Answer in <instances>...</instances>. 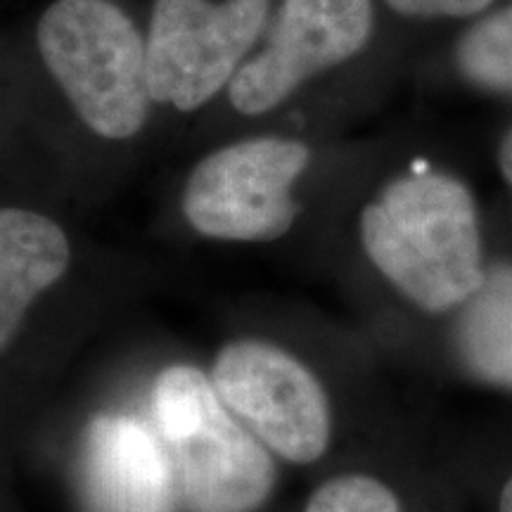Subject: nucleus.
Segmentation results:
<instances>
[{
  "instance_id": "1",
  "label": "nucleus",
  "mask_w": 512,
  "mask_h": 512,
  "mask_svg": "<svg viewBox=\"0 0 512 512\" xmlns=\"http://www.w3.org/2000/svg\"><path fill=\"white\" fill-rule=\"evenodd\" d=\"M361 247L396 292L432 318H451L484 283L482 221L472 192L441 171L394 178L358 221Z\"/></svg>"
},
{
  "instance_id": "2",
  "label": "nucleus",
  "mask_w": 512,
  "mask_h": 512,
  "mask_svg": "<svg viewBox=\"0 0 512 512\" xmlns=\"http://www.w3.org/2000/svg\"><path fill=\"white\" fill-rule=\"evenodd\" d=\"M43 62L83 124L102 138L136 136L150 117L145 43L107 0H57L36 29Z\"/></svg>"
},
{
  "instance_id": "3",
  "label": "nucleus",
  "mask_w": 512,
  "mask_h": 512,
  "mask_svg": "<svg viewBox=\"0 0 512 512\" xmlns=\"http://www.w3.org/2000/svg\"><path fill=\"white\" fill-rule=\"evenodd\" d=\"M152 413L192 512H254L268 501L271 451L233 418L200 370L166 368L155 382Z\"/></svg>"
},
{
  "instance_id": "4",
  "label": "nucleus",
  "mask_w": 512,
  "mask_h": 512,
  "mask_svg": "<svg viewBox=\"0 0 512 512\" xmlns=\"http://www.w3.org/2000/svg\"><path fill=\"white\" fill-rule=\"evenodd\" d=\"M216 392L268 451L292 465H316L332 451L335 401L309 363L256 339L221 349Z\"/></svg>"
},
{
  "instance_id": "5",
  "label": "nucleus",
  "mask_w": 512,
  "mask_h": 512,
  "mask_svg": "<svg viewBox=\"0 0 512 512\" xmlns=\"http://www.w3.org/2000/svg\"><path fill=\"white\" fill-rule=\"evenodd\" d=\"M309 159V147L290 138H252L221 147L190 174L183 192L185 219L214 240L283 238L299 214L292 185Z\"/></svg>"
},
{
  "instance_id": "6",
  "label": "nucleus",
  "mask_w": 512,
  "mask_h": 512,
  "mask_svg": "<svg viewBox=\"0 0 512 512\" xmlns=\"http://www.w3.org/2000/svg\"><path fill=\"white\" fill-rule=\"evenodd\" d=\"M271 0H157L145 41L152 102L192 112L238 74Z\"/></svg>"
},
{
  "instance_id": "7",
  "label": "nucleus",
  "mask_w": 512,
  "mask_h": 512,
  "mask_svg": "<svg viewBox=\"0 0 512 512\" xmlns=\"http://www.w3.org/2000/svg\"><path fill=\"white\" fill-rule=\"evenodd\" d=\"M373 31L370 0H283L266 48L230 81L242 114H264L325 69L351 60Z\"/></svg>"
},
{
  "instance_id": "8",
  "label": "nucleus",
  "mask_w": 512,
  "mask_h": 512,
  "mask_svg": "<svg viewBox=\"0 0 512 512\" xmlns=\"http://www.w3.org/2000/svg\"><path fill=\"white\" fill-rule=\"evenodd\" d=\"M164 441L131 415H107L86 439V482L100 512H169L171 460Z\"/></svg>"
},
{
  "instance_id": "9",
  "label": "nucleus",
  "mask_w": 512,
  "mask_h": 512,
  "mask_svg": "<svg viewBox=\"0 0 512 512\" xmlns=\"http://www.w3.org/2000/svg\"><path fill=\"white\" fill-rule=\"evenodd\" d=\"M444 323V373L512 403V261L491 259L479 290Z\"/></svg>"
},
{
  "instance_id": "10",
  "label": "nucleus",
  "mask_w": 512,
  "mask_h": 512,
  "mask_svg": "<svg viewBox=\"0 0 512 512\" xmlns=\"http://www.w3.org/2000/svg\"><path fill=\"white\" fill-rule=\"evenodd\" d=\"M64 230L38 211L0 207V356L15 342L31 306L67 273Z\"/></svg>"
},
{
  "instance_id": "11",
  "label": "nucleus",
  "mask_w": 512,
  "mask_h": 512,
  "mask_svg": "<svg viewBox=\"0 0 512 512\" xmlns=\"http://www.w3.org/2000/svg\"><path fill=\"white\" fill-rule=\"evenodd\" d=\"M448 470L467 508L512 512V408L470 427Z\"/></svg>"
},
{
  "instance_id": "12",
  "label": "nucleus",
  "mask_w": 512,
  "mask_h": 512,
  "mask_svg": "<svg viewBox=\"0 0 512 512\" xmlns=\"http://www.w3.org/2000/svg\"><path fill=\"white\" fill-rule=\"evenodd\" d=\"M302 512H415L411 496L375 470H344L325 477Z\"/></svg>"
},
{
  "instance_id": "13",
  "label": "nucleus",
  "mask_w": 512,
  "mask_h": 512,
  "mask_svg": "<svg viewBox=\"0 0 512 512\" xmlns=\"http://www.w3.org/2000/svg\"><path fill=\"white\" fill-rule=\"evenodd\" d=\"M458 67L479 86L512 93V8L467 31L458 46Z\"/></svg>"
},
{
  "instance_id": "14",
  "label": "nucleus",
  "mask_w": 512,
  "mask_h": 512,
  "mask_svg": "<svg viewBox=\"0 0 512 512\" xmlns=\"http://www.w3.org/2000/svg\"><path fill=\"white\" fill-rule=\"evenodd\" d=\"M389 8L411 17H467L489 8L494 0H387Z\"/></svg>"
},
{
  "instance_id": "15",
  "label": "nucleus",
  "mask_w": 512,
  "mask_h": 512,
  "mask_svg": "<svg viewBox=\"0 0 512 512\" xmlns=\"http://www.w3.org/2000/svg\"><path fill=\"white\" fill-rule=\"evenodd\" d=\"M498 166H501V174L505 178V183L512 188V128L505 133L501 150H498Z\"/></svg>"
}]
</instances>
